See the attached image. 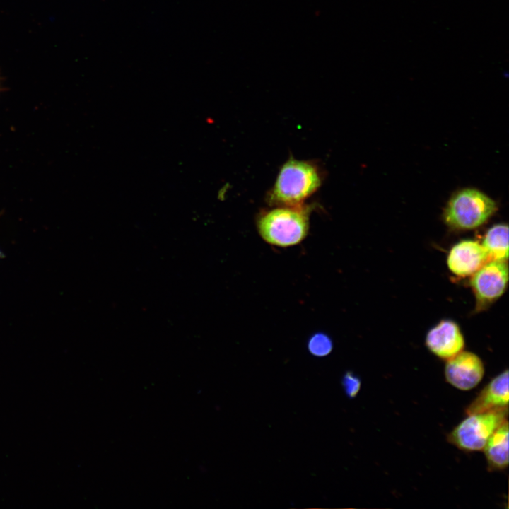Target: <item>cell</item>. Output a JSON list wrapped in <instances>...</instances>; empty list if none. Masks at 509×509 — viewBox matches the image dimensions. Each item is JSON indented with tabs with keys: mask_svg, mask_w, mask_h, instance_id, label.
I'll return each instance as SVG.
<instances>
[{
	"mask_svg": "<svg viewBox=\"0 0 509 509\" xmlns=\"http://www.w3.org/2000/svg\"><path fill=\"white\" fill-rule=\"evenodd\" d=\"M508 413L505 409L469 414L447 435V440L464 451L483 450L491 435L508 419Z\"/></svg>",
	"mask_w": 509,
	"mask_h": 509,
	"instance_id": "cell-4",
	"label": "cell"
},
{
	"mask_svg": "<svg viewBox=\"0 0 509 509\" xmlns=\"http://www.w3.org/2000/svg\"><path fill=\"white\" fill-rule=\"evenodd\" d=\"M322 180V171L316 163L289 158L280 168L267 201L272 206L303 205L319 189Z\"/></svg>",
	"mask_w": 509,
	"mask_h": 509,
	"instance_id": "cell-1",
	"label": "cell"
},
{
	"mask_svg": "<svg viewBox=\"0 0 509 509\" xmlns=\"http://www.w3.org/2000/svg\"><path fill=\"white\" fill-rule=\"evenodd\" d=\"M508 370L494 377L465 409L467 415L508 409Z\"/></svg>",
	"mask_w": 509,
	"mask_h": 509,
	"instance_id": "cell-9",
	"label": "cell"
},
{
	"mask_svg": "<svg viewBox=\"0 0 509 509\" xmlns=\"http://www.w3.org/2000/svg\"><path fill=\"white\" fill-rule=\"evenodd\" d=\"M0 255H1V252H0Z\"/></svg>",
	"mask_w": 509,
	"mask_h": 509,
	"instance_id": "cell-14",
	"label": "cell"
},
{
	"mask_svg": "<svg viewBox=\"0 0 509 509\" xmlns=\"http://www.w3.org/2000/svg\"><path fill=\"white\" fill-rule=\"evenodd\" d=\"M488 261L481 243L474 240H463L450 250L447 257L449 270L460 277L472 276Z\"/></svg>",
	"mask_w": 509,
	"mask_h": 509,
	"instance_id": "cell-8",
	"label": "cell"
},
{
	"mask_svg": "<svg viewBox=\"0 0 509 509\" xmlns=\"http://www.w3.org/2000/svg\"><path fill=\"white\" fill-rule=\"evenodd\" d=\"M446 361L445 378L455 388L471 390L482 380L485 368L482 360L476 353L462 350Z\"/></svg>",
	"mask_w": 509,
	"mask_h": 509,
	"instance_id": "cell-6",
	"label": "cell"
},
{
	"mask_svg": "<svg viewBox=\"0 0 509 509\" xmlns=\"http://www.w3.org/2000/svg\"><path fill=\"white\" fill-rule=\"evenodd\" d=\"M481 245L490 260L508 261V226L505 223L493 225L485 233Z\"/></svg>",
	"mask_w": 509,
	"mask_h": 509,
	"instance_id": "cell-11",
	"label": "cell"
},
{
	"mask_svg": "<svg viewBox=\"0 0 509 509\" xmlns=\"http://www.w3.org/2000/svg\"><path fill=\"white\" fill-rule=\"evenodd\" d=\"M309 352L315 356L324 357L329 355L333 349L330 337L322 332H317L308 339L307 344Z\"/></svg>",
	"mask_w": 509,
	"mask_h": 509,
	"instance_id": "cell-12",
	"label": "cell"
},
{
	"mask_svg": "<svg viewBox=\"0 0 509 509\" xmlns=\"http://www.w3.org/2000/svg\"><path fill=\"white\" fill-rule=\"evenodd\" d=\"M508 431L506 419L491 435L483 449L491 472L502 471L508 466Z\"/></svg>",
	"mask_w": 509,
	"mask_h": 509,
	"instance_id": "cell-10",
	"label": "cell"
},
{
	"mask_svg": "<svg viewBox=\"0 0 509 509\" xmlns=\"http://www.w3.org/2000/svg\"><path fill=\"white\" fill-rule=\"evenodd\" d=\"M490 197L474 188L462 189L448 200L444 209L445 223L455 230H471L484 225L497 211Z\"/></svg>",
	"mask_w": 509,
	"mask_h": 509,
	"instance_id": "cell-3",
	"label": "cell"
},
{
	"mask_svg": "<svg viewBox=\"0 0 509 509\" xmlns=\"http://www.w3.org/2000/svg\"><path fill=\"white\" fill-rule=\"evenodd\" d=\"M342 385L346 396L353 398L360 391L361 382L356 375L349 371L344 375Z\"/></svg>",
	"mask_w": 509,
	"mask_h": 509,
	"instance_id": "cell-13",
	"label": "cell"
},
{
	"mask_svg": "<svg viewBox=\"0 0 509 509\" xmlns=\"http://www.w3.org/2000/svg\"><path fill=\"white\" fill-rule=\"evenodd\" d=\"M508 282L507 261H488L474 273L470 286L476 299V310H484L498 300L506 290Z\"/></svg>",
	"mask_w": 509,
	"mask_h": 509,
	"instance_id": "cell-5",
	"label": "cell"
},
{
	"mask_svg": "<svg viewBox=\"0 0 509 509\" xmlns=\"http://www.w3.org/2000/svg\"><path fill=\"white\" fill-rule=\"evenodd\" d=\"M425 344L437 357L447 360L464 348V338L459 325L453 320L440 321L427 333Z\"/></svg>",
	"mask_w": 509,
	"mask_h": 509,
	"instance_id": "cell-7",
	"label": "cell"
},
{
	"mask_svg": "<svg viewBox=\"0 0 509 509\" xmlns=\"http://www.w3.org/2000/svg\"><path fill=\"white\" fill-rule=\"evenodd\" d=\"M311 206H276L260 212L257 228L267 243L286 247L300 243L307 236L310 226Z\"/></svg>",
	"mask_w": 509,
	"mask_h": 509,
	"instance_id": "cell-2",
	"label": "cell"
}]
</instances>
